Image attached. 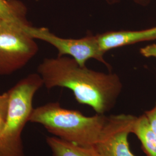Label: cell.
Segmentation results:
<instances>
[{"mask_svg": "<svg viewBox=\"0 0 156 156\" xmlns=\"http://www.w3.org/2000/svg\"><path fill=\"white\" fill-rule=\"evenodd\" d=\"M136 116L119 114L107 117L95 147L101 156H135L129 149V134L132 133Z\"/></svg>", "mask_w": 156, "mask_h": 156, "instance_id": "obj_6", "label": "cell"}, {"mask_svg": "<svg viewBox=\"0 0 156 156\" xmlns=\"http://www.w3.org/2000/svg\"><path fill=\"white\" fill-rule=\"evenodd\" d=\"M37 71L47 89L62 87L71 90L79 103L91 106L97 114L105 115L112 110L123 89L116 74L82 67L70 56L46 58Z\"/></svg>", "mask_w": 156, "mask_h": 156, "instance_id": "obj_1", "label": "cell"}, {"mask_svg": "<svg viewBox=\"0 0 156 156\" xmlns=\"http://www.w3.org/2000/svg\"><path fill=\"white\" fill-rule=\"evenodd\" d=\"M27 8L19 0H0V23L31 26L27 19Z\"/></svg>", "mask_w": 156, "mask_h": 156, "instance_id": "obj_10", "label": "cell"}, {"mask_svg": "<svg viewBox=\"0 0 156 156\" xmlns=\"http://www.w3.org/2000/svg\"><path fill=\"white\" fill-rule=\"evenodd\" d=\"M44 86L39 73H31L9 90L8 115L0 135V156H25L22 134L33 110L35 94Z\"/></svg>", "mask_w": 156, "mask_h": 156, "instance_id": "obj_3", "label": "cell"}, {"mask_svg": "<svg viewBox=\"0 0 156 156\" xmlns=\"http://www.w3.org/2000/svg\"><path fill=\"white\" fill-rule=\"evenodd\" d=\"M145 114L147 118L151 128L156 135V102L154 107L150 110L145 112Z\"/></svg>", "mask_w": 156, "mask_h": 156, "instance_id": "obj_12", "label": "cell"}, {"mask_svg": "<svg viewBox=\"0 0 156 156\" xmlns=\"http://www.w3.org/2000/svg\"><path fill=\"white\" fill-rule=\"evenodd\" d=\"M140 53L145 57L156 58V44L149 45L140 49Z\"/></svg>", "mask_w": 156, "mask_h": 156, "instance_id": "obj_13", "label": "cell"}, {"mask_svg": "<svg viewBox=\"0 0 156 156\" xmlns=\"http://www.w3.org/2000/svg\"><path fill=\"white\" fill-rule=\"evenodd\" d=\"M25 31L34 39L44 41L53 46L58 51V56H68L73 58L78 64L86 66V62L94 58L110 69L109 64L104 59V53L99 48L97 36L89 34L80 39L63 38L51 33L48 28L34 27L31 26Z\"/></svg>", "mask_w": 156, "mask_h": 156, "instance_id": "obj_5", "label": "cell"}, {"mask_svg": "<svg viewBox=\"0 0 156 156\" xmlns=\"http://www.w3.org/2000/svg\"><path fill=\"white\" fill-rule=\"evenodd\" d=\"M46 144L53 156H101L94 146H82L56 136H48Z\"/></svg>", "mask_w": 156, "mask_h": 156, "instance_id": "obj_8", "label": "cell"}, {"mask_svg": "<svg viewBox=\"0 0 156 156\" xmlns=\"http://www.w3.org/2000/svg\"><path fill=\"white\" fill-rule=\"evenodd\" d=\"M96 36L100 50L105 53L119 47L156 40V26L139 31H111Z\"/></svg>", "mask_w": 156, "mask_h": 156, "instance_id": "obj_7", "label": "cell"}, {"mask_svg": "<svg viewBox=\"0 0 156 156\" xmlns=\"http://www.w3.org/2000/svg\"><path fill=\"white\" fill-rule=\"evenodd\" d=\"M132 133L140 140L146 156H156V135L151 128L145 113L136 117Z\"/></svg>", "mask_w": 156, "mask_h": 156, "instance_id": "obj_9", "label": "cell"}, {"mask_svg": "<svg viewBox=\"0 0 156 156\" xmlns=\"http://www.w3.org/2000/svg\"><path fill=\"white\" fill-rule=\"evenodd\" d=\"M28 27L0 23V75L22 68L37 54L39 48L35 39L25 31Z\"/></svg>", "mask_w": 156, "mask_h": 156, "instance_id": "obj_4", "label": "cell"}, {"mask_svg": "<svg viewBox=\"0 0 156 156\" xmlns=\"http://www.w3.org/2000/svg\"><path fill=\"white\" fill-rule=\"evenodd\" d=\"M105 1H106L107 4L109 5H114L120 2L123 0H105ZM129 1H132L134 2V3L142 6L148 5L151 1V0H129Z\"/></svg>", "mask_w": 156, "mask_h": 156, "instance_id": "obj_14", "label": "cell"}, {"mask_svg": "<svg viewBox=\"0 0 156 156\" xmlns=\"http://www.w3.org/2000/svg\"><path fill=\"white\" fill-rule=\"evenodd\" d=\"M105 115L86 116L80 112L50 102L34 108L29 122L42 125L56 137L82 146H94L107 119Z\"/></svg>", "mask_w": 156, "mask_h": 156, "instance_id": "obj_2", "label": "cell"}, {"mask_svg": "<svg viewBox=\"0 0 156 156\" xmlns=\"http://www.w3.org/2000/svg\"><path fill=\"white\" fill-rule=\"evenodd\" d=\"M9 96L7 92L0 94V135L5 125L8 115Z\"/></svg>", "mask_w": 156, "mask_h": 156, "instance_id": "obj_11", "label": "cell"}]
</instances>
